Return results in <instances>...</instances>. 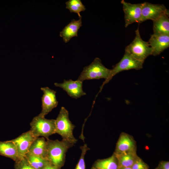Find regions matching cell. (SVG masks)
I'll use <instances>...</instances> for the list:
<instances>
[{
  "label": "cell",
  "instance_id": "23",
  "mask_svg": "<svg viewBox=\"0 0 169 169\" xmlns=\"http://www.w3.org/2000/svg\"><path fill=\"white\" fill-rule=\"evenodd\" d=\"M14 168L15 169H35L31 165L24 157L15 161Z\"/></svg>",
  "mask_w": 169,
  "mask_h": 169
},
{
  "label": "cell",
  "instance_id": "2",
  "mask_svg": "<svg viewBox=\"0 0 169 169\" xmlns=\"http://www.w3.org/2000/svg\"><path fill=\"white\" fill-rule=\"evenodd\" d=\"M55 133L59 135L64 140L74 144L77 140L74 136L73 131L75 126L69 118V112L63 106L55 120Z\"/></svg>",
  "mask_w": 169,
  "mask_h": 169
},
{
  "label": "cell",
  "instance_id": "19",
  "mask_svg": "<svg viewBox=\"0 0 169 169\" xmlns=\"http://www.w3.org/2000/svg\"><path fill=\"white\" fill-rule=\"evenodd\" d=\"M118 161L119 168L131 167L139 157L136 152H131L115 155Z\"/></svg>",
  "mask_w": 169,
  "mask_h": 169
},
{
  "label": "cell",
  "instance_id": "1",
  "mask_svg": "<svg viewBox=\"0 0 169 169\" xmlns=\"http://www.w3.org/2000/svg\"><path fill=\"white\" fill-rule=\"evenodd\" d=\"M47 142V159L51 164L60 169L65 163L66 152L74 144L63 140L49 139Z\"/></svg>",
  "mask_w": 169,
  "mask_h": 169
},
{
  "label": "cell",
  "instance_id": "21",
  "mask_svg": "<svg viewBox=\"0 0 169 169\" xmlns=\"http://www.w3.org/2000/svg\"><path fill=\"white\" fill-rule=\"evenodd\" d=\"M65 4L66 8L70 12L76 13L79 18H82L80 13L85 11L86 8L80 0H69Z\"/></svg>",
  "mask_w": 169,
  "mask_h": 169
},
{
  "label": "cell",
  "instance_id": "6",
  "mask_svg": "<svg viewBox=\"0 0 169 169\" xmlns=\"http://www.w3.org/2000/svg\"><path fill=\"white\" fill-rule=\"evenodd\" d=\"M144 62L135 58L126 53H125L121 60L111 69L108 78L103 83L100 87V90L104 85L108 83L117 74L124 70L132 69L140 70L143 68Z\"/></svg>",
  "mask_w": 169,
  "mask_h": 169
},
{
  "label": "cell",
  "instance_id": "17",
  "mask_svg": "<svg viewBox=\"0 0 169 169\" xmlns=\"http://www.w3.org/2000/svg\"><path fill=\"white\" fill-rule=\"evenodd\" d=\"M0 155L9 158L15 161L19 160L16 147L11 141H0Z\"/></svg>",
  "mask_w": 169,
  "mask_h": 169
},
{
  "label": "cell",
  "instance_id": "16",
  "mask_svg": "<svg viewBox=\"0 0 169 169\" xmlns=\"http://www.w3.org/2000/svg\"><path fill=\"white\" fill-rule=\"evenodd\" d=\"M153 34L169 35V14H164L153 21Z\"/></svg>",
  "mask_w": 169,
  "mask_h": 169
},
{
  "label": "cell",
  "instance_id": "5",
  "mask_svg": "<svg viewBox=\"0 0 169 169\" xmlns=\"http://www.w3.org/2000/svg\"><path fill=\"white\" fill-rule=\"evenodd\" d=\"M30 130L36 137L42 136L47 140L55 133V120L48 119L38 115L34 117L30 123Z\"/></svg>",
  "mask_w": 169,
  "mask_h": 169
},
{
  "label": "cell",
  "instance_id": "12",
  "mask_svg": "<svg viewBox=\"0 0 169 169\" xmlns=\"http://www.w3.org/2000/svg\"><path fill=\"white\" fill-rule=\"evenodd\" d=\"M54 85L62 88L70 97L73 98L77 99L86 95L83 90V82L78 80L74 81L71 79H64L63 83H55Z\"/></svg>",
  "mask_w": 169,
  "mask_h": 169
},
{
  "label": "cell",
  "instance_id": "18",
  "mask_svg": "<svg viewBox=\"0 0 169 169\" xmlns=\"http://www.w3.org/2000/svg\"><path fill=\"white\" fill-rule=\"evenodd\" d=\"M117 159L113 153L110 157L105 159L96 160L91 169H119Z\"/></svg>",
  "mask_w": 169,
  "mask_h": 169
},
{
  "label": "cell",
  "instance_id": "22",
  "mask_svg": "<svg viewBox=\"0 0 169 169\" xmlns=\"http://www.w3.org/2000/svg\"><path fill=\"white\" fill-rule=\"evenodd\" d=\"M81 153L80 159L74 169H85L84 156L86 152L90 150L87 144H84L80 147Z\"/></svg>",
  "mask_w": 169,
  "mask_h": 169
},
{
  "label": "cell",
  "instance_id": "15",
  "mask_svg": "<svg viewBox=\"0 0 169 169\" xmlns=\"http://www.w3.org/2000/svg\"><path fill=\"white\" fill-rule=\"evenodd\" d=\"M47 153V141L44 137H38L33 142L27 153L46 158Z\"/></svg>",
  "mask_w": 169,
  "mask_h": 169
},
{
  "label": "cell",
  "instance_id": "28",
  "mask_svg": "<svg viewBox=\"0 0 169 169\" xmlns=\"http://www.w3.org/2000/svg\"><path fill=\"white\" fill-rule=\"evenodd\" d=\"M154 169H156V168Z\"/></svg>",
  "mask_w": 169,
  "mask_h": 169
},
{
  "label": "cell",
  "instance_id": "11",
  "mask_svg": "<svg viewBox=\"0 0 169 169\" xmlns=\"http://www.w3.org/2000/svg\"><path fill=\"white\" fill-rule=\"evenodd\" d=\"M136 142L133 137L125 132H122L116 143L115 155L136 152Z\"/></svg>",
  "mask_w": 169,
  "mask_h": 169
},
{
  "label": "cell",
  "instance_id": "26",
  "mask_svg": "<svg viewBox=\"0 0 169 169\" xmlns=\"http://www.w3.org/2000/svg\"><path fill=\"white\" fill-rule=\"evenodd\" d=\"M43 169H59L56 166L49 162Z\"/></svg>",
  "mask_w": 169,
  "mask_h": 169
},
{
  "label": "cell",
  "instance_id": "24",
  "mask_svg": "<svg viewBox=\"0 0 169 169\" xmlns=\"http://www.w3.org/2000/svg\"><path fill=\"white\" fill-rule=\"evenodd\" d=\"M132 169H149V167L140 157L136 161L131 167Z\"/></svg>",
  "mask_w": 169,
  "mask_h": 169
},
{
  "label": "cell",
  "instance_id": "20",
  "mask_svg": "<svg viewBox=\"0 0 169 169\" xmlns=\"http://www.w3.org/2000/svg\"><path fill=\"white\" fill-rule=\"evenodd\" d=\"M24 157L35 169H43L49 162L46 158L26 153Z\"/></svg>",
  "mask_w": 169,
  "mask_h": 169
},
{
  "label": "cell",
  "instance_id": "14",
  "mask_svg": "<svg viewBox=\"0 0 169 169\" xmlns=\"http://www.w3.org/2000/svg\"><path fill=\"white\" fill-rule=\"evenodd\" d=\"M81 18L76 20L73 19L60 33V36L64 41L67 43L73 37H78V32L82 25Z\"/></svg>",
  "mask_w": 169,
  "mask_h": 169
},
{
  "label": "cell",
  "instance_id": "25",
  "mask_svg": "<svg viewBox=\"0 0 169 169\" xmlns=\"http://www.w3.org/2000/svg\"><path fill=\"white\" fill-rule=\"evenodd\" d=\"M156 169H169L168 161H160Z\"/></svg>",
  "mask_w": 169,
  "mask_h": 169
},
{
  "label": "cell",
  "instance_id": "9",
  "mask_svg": "<svg viewBox=\"0 0 169 169\" xmlns=\"http://www.w3.org/2000/svg\"><path fill=\"white\" fill-rule=\"evenodd\" d=\"M41 90L43 94L41 98L42 110L38 115L42 117L45 116L58 105L56 97V91L48 87H41Z\"/></svg>",
  "mask_w": 169,
  "mask_h": 169
},
{
  "label": "cell",
  "instance_id": "8",
  "mask_svg": "<svg viewBox=\"0 0 169 169\" xmlns=\"http://www.w3.org/2000/svg\"><path fill=\"white\" fill-rule=\"evenodd\" d=\"M164 14H169L168 10L163 4L142 3L141 23L147 20H155Z\"/></svg>",
  "mask_w": 169,
  "mask_h": 169
},
{
  "label": "cell",
  "instance_id": "7",
  "mask_svg": "<svg viewBox=\"0 0 169 169\" xmlns=\"http://www.w3.org/2000/svg\"><path fill=\"white\" fill-rule=\"evenodd\" d=\"M124 13L125 27L134 23H141V9L142 3L132 4L121 0Z\"/></svg>",
  "mask_w": 169,
  "mask_h": 169
},
{
  "label": "cell",
  "instance_id": "13",
  "mask_svg": "<svg viewBox=\"0 0 169 169\" xmlns=\"http://www.w3.org/2000/svg\"><path fill=\"white\" fill-rule=\"evenodd\" d=\"M152 50V55L160 54L169 46V35L153 34L148 42Z\"/></svg>",
  "mask_w": 169,
  "mask_h": 169
},
{
  "label": "cell",
  "instance_id": "27",
  "mask_svg": "<svg viewBox=\"0 0 169 169\" xmlns=\"http://www.w3.org/2000/svg\"><path fill=\"white\" fill-rule=\"evenodd\" d=\"M119 169H132L131 167H124L119 168Z\"/></svg>",
  "mask_w": 169,
  "mask_h": 169
},
{
  "label": "cell",
  "instance_id": "10",
  "mask_svg": "<svg viewBox=\"0 0 169 169\" xmlns=\"http://www.w3.org/2000/svg\"><path fill=\"white\" fill-rule=\"evenodd\" d=\"M37 137L30 130L10 140L16 147L19 160L24 157L28 152L31 145Z\"/></svg>",
  "mask_w": 169,
  "mask_h": 169
},
{
  "label": "cell",
  "instance_id": "4",
  "mask_svg": "<svg viewBox=\"0 0 169 169\" xmlns=\"http://www.w3.org/2000/svg\"><path fill=\"white\" fill-rule=\"evenodd\" d=\"M111 69L106 68L98 58H95L89 65L84 67L77 80L83 82L86 80L104 79L109 77Z\"/></svg>",
  "mask_w": 169,
  "mask_h": 169
},
{
  "label": "cell",
  "instance_id": "3",
  "mask_svg": "<svg viewBox=\"0 0 169 169\" xmlns=\"http://www.w3.org/2000/svg\"><path fill=\"white\" fill-rule=\"evenodd\" d=\"M125 53L144 62L148 56L152 55V50L148 42L143 40L141 38L139 27L135 31V37L133 40L125 48Z\"/></svg>",
  "mask_w": 169,
  "mask_h": 169
}]
</instances>
